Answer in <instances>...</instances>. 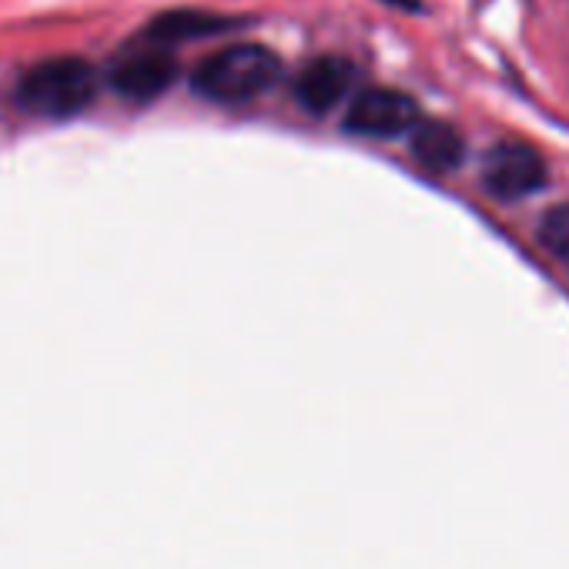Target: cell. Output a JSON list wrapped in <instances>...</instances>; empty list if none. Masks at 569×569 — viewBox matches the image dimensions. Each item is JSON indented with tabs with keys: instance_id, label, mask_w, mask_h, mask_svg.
I'll return each mask as SVG.
<instances>
[{
	"instance_id": "6da1fadb",
	"label": "cell",
	"mask_w": 569,
	"mask_h": 569,
	"mask_svg": "<svg viewBox=\"0 0 569 569\" xmlns=\"http://www.w3.org/2000/svg\"><path fill=\"white\" fill-rule=\"evenodd\" d=\"M281 78V58L264 44H231L191 71V88L214 104H244L268 94Z\"/></svg>"
},
{
	"instance_id": "7a4b0ae2",
	"label": "cell",
	"mask_w": 569,
	"mask_h": 569,
	"mask_svg": "<svg viewBox=\"0 0 569 569\" xmlns=\"http://www.w3.org/2000/svg\"><path fill=\"white\" fill-rule=\"evenodd\" d=\"M101 94L98 71L81 58H51L18 81V104L28 114L64 121L84 114Z\"/></svg>"
},
{
	"instance_id": "3957f363",
	"label": "cell",
	"mask_w": 569,
	"mask_h": 569,
	"mask_svg": "<svg viewBox=\"0 0 569 569\" xmlns=\"http://www.w3.org/2000/svg\"><path fill=\"white\" fill-rule=\"evenodd\" d=\"M549 171L542 158L522 141H499L482 158V184L499 201H519L542 191Z\"/></svg>"
},
{
	"instance_id": "277c9868",
	"label": "cell",
	"mask_w": 569,
	"mask_h": 569,
	"mask_svg": "<svg viewBox=\"0 0 569 569\" xmlns=\"http://www.w3.org/2000/svg\"><path fill=\"white\" fill-rule=\"evenodd\" d=\"M419 121V104L392 88H366L349 101L346 131L372 141H392L412 131Z\"/></svg>"
},
{
	"instance_id": "5b68a950",
	"label": "cell",
	"mask_w": 569,
	"mask_h": 569,
	"mask_svg": "<svg viewBox=\"0 0 569 569\" xmlns=\"http://www.w3.org/2000/svg\"><path fill=\"white\" fill-rule=\"evenodd\" d=\"M174 78H178V58H171L168 48L151 44V48L121 54L108 71V88L124 101L144 104L171 91Z\"/></svg>"
},
{
	"instance_id": "8992f818",
	"label": "cell",
	"mask_w": 569,
	"mask_h": 569,
	"mask_svg": "<svg viewBox=\"0 0 569 569\" xmlns=\"http://www.w3.org/2000/svg\"><path fill=\"white\" fill-rule=\"evenodd\" d=\"M352 81H356V71H352L349 61H342V58H316L299 74L296 101L312 118H326L329 111H336L349 98Z\"/></svg>"
},
{
	"instance_id": "52a82bcc",
	"label": "cell",
	"mask_w": 569,
	"mask_h": 569,
	"mask_svg": "<svg viewBox=\"0 0 569 569\" xmlns=\"http://www.w3.org/2000/svg\"><path fill=\"white\" fill-rule=\"evenodd\" d=\"M409 148L416 154V161L436 174L456 171L466 161V141L459 134V128H452L449 121H416L409 131Z\"/></svg>"
},
{
	"instance_id": "ba28073f",
	"label": "cell",
	"mask_w": 569,
	"mask_h": 569,
	"mask_svg": "<svg viewBox=\"0 0 569 569\" xmlns=\"http://www.w3.org/2000/svg\"><path fill=\"white\" fill-rule=\"evenodd\" d=\"M224 28H228V21L218 18V14H208V11H168V14L154 18L144 28V41L171 48V44H184V41H201V38L221 34Z\"/></svg>"
},
{
	"instance_id": "9c48e42d",
	"label": "cell",
	"mask_w": 569,
	"mask_h": 569,
	"mask_svg": "<svg viewBox=\"0 0 569 569\" xmlns=\"http://www.w3.org/2000/svg\"><path fill=\"white\" fill-rule=\"evenodd\" d=\"M539 244L556 254L559 261L569 264V201L552 204L542 218H539Z\"/></svg>"
},
{
	"instance_id": "30bf717a",
	"label": "cell",
	"mask_w": 569,
	"mask_h": 569,
	"mask_svg": "<svg viewBox=\"0 0 569 569\" xmlns=\"http://www.w3.org/2000/svg\"><path fill=\"white\" fill-rule=\"evenodd\" d=\"M399 8H412V0H399Z\"/></svg>"
}]
</instances>
